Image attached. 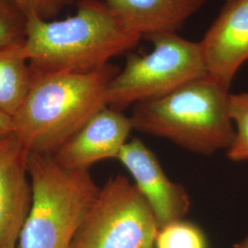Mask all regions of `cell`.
Wrapping results in <instances>:
<instances>
[{
	"label": "cell",
	"instance_id": "6da1fadb",
	"mask_svg": "<svg viewBox=\"0 0 248 248\" xmlns=\"http://www.w3.org/2000/svg\"><path fill=\"white\" fill-rule=\"evenodd\" d=\"M141 39L103 0H83L63 19L26 17L23 49L36 73H85L130 52Z\"/></svg>",
	"mask_w": 248,
	"mask_h": 248
},
{
	"label": "cell",
	"instance_id": "7a4b0ae2",
	"mask_svg": "<svg viewBox=\"0 0 248 248\" xmlns=\"http://www.w3.org/2000/svg\"><path fill=\"white\" fill-rule=\"evenodd\" d=\"M119 71L110 62L85 73L33 71L13 133L30 153L53 155L108 106L107 89Z\"/></svg>",
	"mask_w": 248,
	"mask_h": 248
},
{
	"label": "cell",
	"instance_id": "3957f363",
	"mask_svg": "<svg viewBox=\"0 0 248 248\" xmlns=\"http://www.w3.org/2000/svg\"><path fill=\"white\" fill-rule=\"evenodd\" d=\"M229 97L228 88L207 76L162 98L133 105L130 118L139 132L211 155L229 149L234 141Z\"/></svg>",
	"mask_w": 248,
	"mask_h": 248
},
{
	"label": "cell",
	"instance_id": "277c9868",
	"mask_svg": "<svg viewBox=\"0 0 248 248\" xmlns=\"http://www.w3.org/2000/svg\"><path fill=\"white\" fill-rule=\"evenodd\" d=\"M31 202L17 248H71L98 197L89 171L66 169L53 154L30 153Z\"/></svg>",
	"mask_w": 248,
	"mask_h": 248
},
{
	"label": "cell",
	"instance_id": "5b68a950",
	"mask_svg": "<svg viewBox=\"0 0 248 248\" xmlns=\"http://www.w3.org/2000/svg\"><path fill=\"white\" fill-rule=\"evenodd\" d=\"M150 53H131L124 69L107 89V105L123 111L137 103L162 98L208 76L200 43L177 33L153 36Z\"/></svg>",
	"mask_w": 248,
	"mask_h": 248
},
{
	"label": "cell",
	"instance_id": "8992f818",
	"mask_svg": "<svg viewBox=\"0 0 248 248\" xmlns=\"http://www.w3.org/2000/svg\"><path fill=\"white\" fill-rule=\"evenodd\" d=\"M158 229L133 182L118 175L100 187L71 248H155Z\"/></svg>",
	"mask_w": 248,
	"mask_h": 248
},
{
	"label": "cell",
	"instance_id": "52a82bcc",
	"mask_svg": "<svg viewBox=\"0 0 248 248\" xmlns=\"http://www.w3.org/2000/svg\"><path fill=\"white\" fill-rule=\"evenodd\" d=\"M117 159L133 177L158 228L183 220L190 208L189 196L183 186L169 179L155 154L142 141L126 142Z\"/></svg>",
	"mask_w": 248,
	"mask_h": 248
},
{
	"label": "cell",
	"instance_id": "ba28073f",
	"mask_svg": "<svg viewBox=\"0 0 248 248\" xmlns=\"http://www.w3.org/2000/svg\"><path fill=\"white\" fill-rule=\"evenodd\" d=\"M200 45L208 76L230 89L248 61V0H226Z\"/></svg>",
	"mask_w": 248,
	"mask_h": 248
},
{
	"label": "cell",
	"instance_id": "9c48e42d",
	"mask_svg": "<svg viewBox=\"0 0 248 248\" xmlns=\"http://www.w3.org/2000/svg\"><path fill=\"white\" fill-rule=\"evenodd\" d=\"M29 155L14 133L0 137V248H17L31 207Z\"/></svg>",
	"mask_w": 248,
	"mask_h": 248
},
{
	"label": "cell",
	"instance_id": "30bf717a",
	"mask_svg": "<svg viewBox=\"0 0 248 248\" xmlns=\"http://www.w3.org/2000/svg\"><path fill=\"white\" fill-rule=\"evenodd\" d=\"M133 129L130 117L107 106L93 116L53 156L66 169L89 171L101 160L117 159Z\"/></svg>",
	"mask_w": 248,
	"mask_h": 248
},
{
	"label": "cell",
	"instance_id": "8fae6325",
	"mask_svg": "<svg viewBox=\"0 0 248 248\" xmlns=\"http://www.w3.org/2000/svg\"><path fill=\"white\" fill-rule=\"evenodd\" d=\"M132 32L145 38L177 33L208 0H103Z\"/></svg>",
	"mask_w": 248,
	"mask_h": 248
},
{
	"label": "cell",
	"instance_id": "7c38bea8",
	"mask_svg": "<svg viewBox=\"0 0 248 248\" xmlns=\"http://www.w3.org/2000/svg\"><path fill=\"white\" fill-rule=\"evenodd\" d=\"M34 72L23 43L0 50V112L14 117L31 89Z\"/></svg>",
	"mask_w": 248,
	"mask_h": 248
},
{
	"label": "cell",
	"instance_id": "4fadbf2b",
	"mask_svg": "<svg viewBox=\"0 0 248 248\" xmlns=\"http://www.w3.org/2000/svg\"><path fill=\"white\" fill-rule=\"evenodd\" d=\"M155 248H207V241L194 223L179 220L158 229Z\"/></svg>",
	"mask_w": 248,
	"mask_h": 248
},
{
	"label": "cell",
	"instance_id": "5bb4252c",
	"mask_svg": "<svg viewBox=\"0 0 248 248\" xmlns=\"http://www.w3.org/2000/svg\"><path fill=\"white\" fill-rule=\"evenodd\" d=\"M229 114L237 133L228 149V157L236 162L248 160V93L230 94Z\"/></svg>",
	"mask_w": 248,
	"mask_h": 248
},
{
	"label": "cell",
	"instance_id": "9a60e30c",
	"mask_svg": "<svg viewBox=\"0 0 248 248\" xmlns=\"http://www.w3.org/2000/svg\"><path fill=\"white\" fill-rule=\"evenodd\" d=\"M25 23L26 18L18 9L0 0V50L24 42Z\"/></svg>",
	"mask_w": 248,
	"mask_h": 248
},
{
	"label": "cell",
	"instance_id": "2e32d148",
	"mask_svg": "<svg viewBox=\"0 0 248 248\" xmlns=\"http://www.w3.org/2000/svg\"><path fill=\"white\" fill-rule=\"evenodd\" d=\"M26 18L36 16L44 19H51L73 0H4Z\"/></svg>",
	"mask_w": 248,
	"mask_h": 248
},
{
	"label": "cell",
	"instance_id": "e0dca14e",
	"mask_svg": "<svg viewBox=\"0 0 248 248\" xmlns=\"http://www.w3.org/2000/svg\"><path fill=\"white\" fill-rule=\"evenodd\" d=\"M13 131H14L13 118L0 112V137L10 134L13 133Z\"/></svg>",
	"mask_w": 248,
	"mask_h": 248
},
{
	"label": "cell",
	"instance_id": "ac0fdd59",
	"mask_svg": "<svg viewBox=\"0 0 248 248\" xmlns=\"http://www.w3.org/2000/svg\"><path fill=\"white\" fill-rule=\"evenodd\" d=\"M233 248H248V236L238 244H235Z\"/></svg>",
	"mask_w": 248,
	"mask_h": 248
}]
</instances>
